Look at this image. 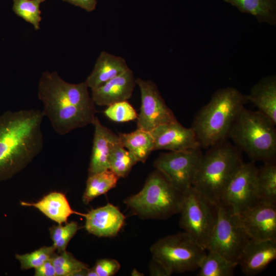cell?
Instances as JSON below:
<instances>
[{"label":"cell","instance_id":"32","mask_svg":"<svg viewBox=\"0 0 276 276\" xmlns=\"http://www.w3.org/2000/svg\"><path fill=\"white\" fill-rule=\"evenodd\" d=\"M55 250L53 245L44 246L30 253L16 254L15 257L19 261L22 269L36 268L51 259Z\"/></svg>","mask_w":276,"mask_h":276},{"label":"cell","instance_id":"37","mask_svg":"<svg viewBox=\"0 0 276 276\" xmlns=\"http://www.w3.org/2000/svg\"><path fill=\"white\" fill-rule=\"evenodd\" d=\"M79 7L82 9L88 11H94L96 7L97 0H62Z\"/></svg>","mask_w":276,"mask_h":276},{"label":"cell","instance_id":"13","mask_svg":"<svg viewBox=\"0 0 276 276\" xmlns=\"http://www.w3.org/2000/svg\"><path fill=\"white\" fill-rule=\"evenodd\" d=\"M238 216L250 239L276 240V203L259 200Z\"/></svg>","mask_w":276,"mask_h":276},{"label":"cell","instance_id":"6","mask_svg":"<svg viewBox=\"0 0 276 276\" xmlns=\"http://www.w3.org/2000/svg\"><path fill=\"white\" fill-rule=\"evenodd\" d=\"M183 193L158 171L152 172L137 193L124 200L132 215L142 219H166L179 213Z\"/></svg>","mask_w":276,"mask_h":276},{"label":"cell","instance_id":"34","mask_svg":"<svg viewBox=\"0 0 276 276\" xmlns=\"http://www.w3.org/2000/svg\"><path fill=\"white\" fill-rule=\"evenodd\" d=\"M93 268L97 276H113L119 271L121 265L115 259L103 258L97 260Z\"/></svg>","mask_w":276,"mask_h":276},{"label":"cell","instance_id":"21","mask_svg":"<svg viewBox=\"0 0 276 276\" xmlns=\"http://www.w3.org/2000/svg\"><path fill=\"white\" fill-rule=\"evenodd\" d=\"M21 204L37 208L49 218L59 224L66 223L68 217L73 214L83 216L85 215L84 214L74 211L65 195L60 192H51L36 202H21Z\"/></svg>","mask_w":276,"mask_h":276},{"label":"cell","instance_id":"23","mask_svg":"<svg viewBox=\"0 0 276 276\" xmlns=\"http://www.w3.org/2000/svg\"><path fill=\"white\" fill-rule=\"evenodd\" d=\"M241 12L251 14L259 23L276 24V0H224Z\"/></svg>","mask_w":276,"mask_h":276},{"label":"cell","instance_id":"18","mask_svg":"<svg viewBox=\"0 0 276 276\" xmlns=\"http://www.w3.org/2000/svg\"><path fill=\"white\" fill-rule=\"evenodd\" d=\"M92 124L95 129L88 175L109 169L110 151L112 146L120 141L119 135L103 126L97 117Z\"/></svg>","mask_w":276,"mask_h":276},{"label":"cell","instance_id":"4","mask_svg":"<svg viewBox=\"0 0 276 276\" xmlns=\"http://www.w3.org/2000/svg\"><path fill=\"white\" fill-rule=\"evenodd\" d=\"M61 78L56 72H43L38 83V97L43 104L42 111L53 129L63 135L92 124L97 111L74 105L62 88Z\"/></svg>","mask_w":276,"mask_h":276},{"label":"cell","instance_id":"2","mask_svg":"<svg viewBox=\"0 0 276 276\" xmlns=\"http://www.w3.org/2000/svg\"><path fill=\"white\" fill-rule=\"evenodd\" d=\"M247 102V95L235 87L216 90L197 112L191 127L201 148L208 149L226 140L234 122Z\"/></svg>","mask_w":276,"mask_h":276},{"label":"cell","instance_id":"7","mask_svg":"<svg viewBox=\"0 0 276 276\" xmlns=\"http://www.w3.org/2000/svg\"><path fill=\"white\" fill-rule=\"evenodd\" d=\"M152 258L171 274L198 269L206 250L185 232L163 237L150 247Z\"/></svg>","mask_w":276,"mask_h":276},{"label":"cell","instance_id":"22","mask_svg":"<svg viewBox=\"0 0 276 276\" xmlns=\"http://www.w3.org/2000/svg\"><path fill=\"white\" fill-rule=\"evenodd\" d=\"M121 145L128 150L137 162L145 163L154 149L153 136L150 131L137 128L130 133H120Z\"/></svg>","mask_w":276,"mask_h":276},{"label":"cell","instance_id":"3","mask_svg":"<svg viewBox=\"0 0 276 276\" xmlns=\"http://www.w3.org/2000/svg\"><path fill=\"white\" fill-rule=\"evenodd\" d=\"M208 149L202 155L192 187L218 204L227 184L244 162L241 151L227 140Z\"/></svg>","mask_w":276,"mask_h":276},{"label":"cell","instance_id":"35","mask_svg":"<svg viewBox=\"0 0 276 276\" xmlns=\"http://www.w3.org/2000/svg\"><path fill=\"white\" fill-rule=\"evenodd\" d=\"M34 275L35 276H56L52 258L41 266L35 268Z\"/></svg>","mask_w":276,"mask_h":276},{"label":"cell","instance_id":"5","mask_svg":"<svg viewBox=\"0 0 276 276\" xmlns=\"http://www.w3.org/2000/svg\"><path fill=\"white\" fill-rule=\"evenodd\" d=\"M275 124L263 113L242 108L228 132L235 146L251 162L274 160L276 156Z\"/></svg>","mask_w":276,"mask_h":276},{"label":"cell","instance_id":"10","mask_svg":"<svg viewBox=\"0 0 276 276\" xmlns=\"http://www.w3.org/2000/svg\"><path fill=\"white\" fill-rule=\"evenodd\" d=\"M201 148L162 153L153 166L173 187L183 193L192 187L203 155Z\"/></svg>","mask_w":276,"mask_h":276},{"label":"cell","instance_id":"28","mask_svg":"<svg viewBox=\"0 0 276 276\" xmlns=\"http://www.w3.org/2000/svg\"><path fill=\"white\" fill-rule=\"evenodd\" d=\"M52 260L55 268L56 276H86L88 266L77 260L66 250L59 255L55 254Z\"/></svg>","mask_w":276,"mask_h":276},{"label":"cell","instance_id":"27","mask_svg":"<svg viewBox=\"0 0 276 276\" xmlns=\"http://www.w3.org/2000/svg\"><path fill=\"white\" fill-rule=\"evenodd\" d=\"M108 163L109 169L120 178L126 177L137 162L119 141L111 147Z\"/></svg>","mask_w":276,"mask_h":276},{"label":"cell","instance_id":"14","mask_svg":"<svg viewBox=\"0 0 276 276\" xmlns=\"http://www.w3.org/2000/svg\"><path fill=\"white\" fill-rule=\"evenodd\" d=\"M150 132L154 150L178 151L201 148L194 130L183 126L177 120L160 125Z\"/></svg>","mask_w":276,"mask_h":276},{"label":"cell","instance_id":"15","mask_svg":"<svg viewBox=\"0 0 276 276\" xmlns=\"http://www.w3.org/2000/svg\"><path fill=\"white\" fill-rule=\"evenodd\" d=\"M85 228L99 237H113L122 228L125 217L116 206L107 203L92 209L84 215Z\"/></svg>","mask_w":276,"mask_h":276},{"label":"cell","instance_id":"1","mask_svg":"<svg viewBox=\"0 0 276 276\" xmlns=\"http://www.w3.org/2000/svg\"><path fill=\"white\" fill-rule=\"evenodd\" d=\"M44 117L42 110L35 109L0 115V181L12 177L41 151Z\"/></svg>","mask_w":276,"mask_h":276},{"label":"cell","instance_id":"38","mask_svg":"<svg viewBox=\"0 0 276 276\" xmlns=\"http://www.w3.org/2000/svg\"><path fill=\"white\" fill-rule=\"evenodd\" d=\"M86 276H97V274L93 267L88 268Z\"/></svg>","mask_w":276,"mask_h":276},{"label":"cell","instance_id":"17","mask_svg":"<svg viewBox=\"0 0 276 276\" xmlns=\"http://www.w3.org/2000/svg\"><path fill=\"white\" fill-rule=\"evenodd\" d=\"M136 79L130 68L99 87L91 90V98L99 106H108L130 98L135 86Z\"/></svg>","mask_w":276,"mask_h":276},{"label":"cell","instance_id":"36","mask_svg":"<svg viewBox=\"0 0 276 276\" xmlns=\"http://www.w3.org/2000/svg\"><path fill=\"white\" fill-rule=\"evenodd\" d=\"M150 274L153 276H169L171 274L160 262L152 259L149 264Z\"/></svg>","mask_w":276,"mask_h":276},{"label":"cell","instance_id":"26","mask_svg":"<svg viewBox=\"0 0 276 276\" xmlns=\"http://www.w3.org/2000/svg\"><path fill=\"white\" fill-rule=\"evenodd\" d=\"M198 268L197 276H232L237 264L219 254L207 250Z\"/></svg>","mask_w":276,"mask_h":276},{"label":"cell","instance_id":"29","mask_svg":"<svg viewBox=\"0 0 276 276\" xmlns=\"http://www.w3.org/2000/svg\"><path fill=\"white\" fill-rule=\"evenodd\" d=\"M60 84L64 93L74 105L81 108L97 111L85 81L74 84L61 78Z\"/></svg>","mask_w":276,"mask_h":276},{"label":"cell","instance_id":"8","mask_svg":"<svg viewBox=\"0 0 276 276\" xmlns=\"http://www.w3.org/2000/svg\"><path fill=\"white\" fill-rule=\"evenodd\" d=\"M218 204L193 187L183 192L179 226L206 250L217 217Z\"/></svg>","mask_w":276,"mask_h":276},{"label":"cell","instance_id":"19","mask_svg":"<svg viewBox=\"0 0 276 276\" xmlns=\"http://www.w3.org/2000/svg\"><path fill=\"white\" fill-rule=\"evenodd\" d=\"M129 69L123 57L103 51L98 57L93 71L85 81L88 88L93 90Z\"/></svg>","mask_w":276,"mask_h":276},{"label":"cell","instance_id":"11","mask_svg":"<svg viewBox=\"0 0 276 276\" xmlns=\"http://www.w3.org/2000/svg\"><path fill=\"white\" fill-rule=\"evenodd\" d=\"M257 170L254 162L243 163L227 184L219 203L238 215L259 201L255 188Z\"/></svg>","mask_w":276,"mask_h":276},{"label":"cell","instance_id":"20","mask_svg":"<svg viewBox=\"0 0 276 276\" xmlns=\"http://www.w3.org/2000/svg\"><path fill=\"white\" fill-rule=\"evenodd\" d=\"M248 102L276 124V77L269 76L261 79L247 95Z\"/></svg>","mask_w":276,"mask_h":276},{"label":"cell","instance_id":"16","mask_svg":"<svg viewBox=\"0 0 276 276\" xmlns=\"http://www.w3.org/2000/svg\"><path fill=\"white\" fill-rule=\"evenodd\" d=\"M275 258L276 240L250 239L238 265L245 275L254 276L262 272Z\"/></svg>","mask_w":276,"mask_h":276},{"label":"cell","instance_id":"25","mask_svg":"<svg viewBox=\"0 0 276 276\" xmlns=\"http://www.w3.org/2000/svg\"><path fill=\"white\" fill-rule=\"evenodd\" d=\"M120 178L109 169L88 175L82 200L88 204L117 186Z\"/></svg>","mask_w":276,"mask_h":276},{"label":"cell","instance_id":"12","mask_svg":"<svg viewBox=\"0 0 276 276\" xmlns=\"http://www.w3.org/2000/svg\"><path fill=\"white\" fill-rule=\"evenodd\" d=\"M136 83L139 86L141 96L137 128L151 131L160 125L177 120L153 81L137 78Z\"/></svg>","mask_w":276,"mask_h":276},{"label":"cell","instance_id":"33","mask_svg":"<svg viewBox=\"0 0 276 276\" xmlns=\"http://www.w3.org/2000/svg\"><path fill=\"white\" fill-rule=\"evenodd\" d=\"M105 115L116 122H127L137 119V114L132 106L127 101L114 103L107 106Z\"/></svg>","mask_w":276,"mask_h":276},{"label":"cell","instance_id":"30","mask_svg":"<svg viewBox=\"0 0 276 276\" xmlns=\"http://www.w3.org/2000/svg\"><path fill=\"white\" fill-rule=\"evenodd\" d=\"M45 0H13V11L18 16L33 25L36 30L40 29L41 20V3Z\"/></svg>","mask_w":276,"mask_h":276},{"label":"cell","instance_id":"31","mask_svg":"<svg viewBox=\"0 0 276 276\" xmlns=\"http://www.w3.org/2000/svg\"><path fill=\"white\" fill-rule=\"evenodd\" d=\"M78 230L76 222L72 221L63 225L59 224L50 228L51 238L53 246L60 253L66 250V248L71 240Z\"/></svg>","mask_w":276,"mask_h":276},{"label":"cell","instance_id":"9","mask_svg":"<svg viewBox=\"0 0 276 276\" xmlns=\"http://www.w3.org/2000/svg\"><path fill=\"white\" fill-rule=\"evenodd\" d=\"M249 240L238 216L219 203L216 223L206 250L215 251L238 265Z\"/></svg>","mask_w":276,"mask_h":276},{"label":"cell","instance_id":"24","mask_svg":"<svg viewBox=\"0 0 276 276\" xmlns=\"http://www.w3.org/2000/svg\"><path fill=\"white\" fill-rule=\"evenodd\" d=\"M255 188L259 200L276 203L275 160L264 162L260 168H257Z\"/></svg>","mask_w":276,"mask_h":276}]
</instances>
